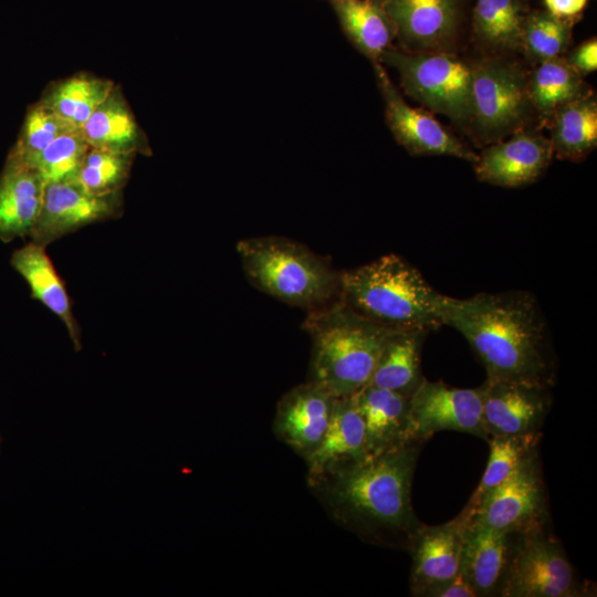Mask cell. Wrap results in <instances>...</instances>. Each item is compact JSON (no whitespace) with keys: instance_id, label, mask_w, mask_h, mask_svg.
Masks as SVG:
<instances>
[{"instance_id":"6da1fadb","label":"cell","mask_w":597,"mask_h":597,"mask_svg":"<svg viewBox=\"0 0 597 597\" xmlns=\"http://www.w3.org/2000/svg\"><path fill=\"white\" fill-rule=\"evenodd\" d=\"M442 325L458 331L485 368L486 379L553 387L556 357L536 297L527 291L443 294Z\"/></svg>"},{"instance_id":"7a4b0ae2","label":"cell","mask_w":597,"mask_h":597,"mask_svg":"<svg viewBox=\"0 0 597 597\" xmlns=\"http://www.w3.org/2000/svg\"><path fill=\"white\" fill-rule=\"evenodd\" d=\"M400 449L339 468L312 488L334 517L370 543L408 549L423 524L411 502V485L420 450Z\"/></svg>"},{"instance_id":"3957f363","label":"cell","mask_w":597,"mask_h":597,"mask_svg":"<svg viewBox=\"0 0 597 597\" xmlns=\"http://www.w3.org/2000/svg\"><path fill=\"white\" fill-rule=\"evenodd\" d=\"M338 295L356 313L386 328L431 332L442 326L443 294L394 253L339 273Z\"/></svg>"},{"instance_id":"277c9868","label":"cell","mask_w":597,"mask_h":597,"mask_svg":"<svg viewBox=\"0 0 597 597\" xmlns=\"http://www.w3.org/2000/svg\"><path fill=\"white\" fill-rule=\"evenodd\" d=\"M303 325L312 338L310 381L336 398L349 397L368 385L391 331L341 300L315 308Z\"/></svg>"},{"instance_id":"5b68a950","label":"cell","mask_w":597,"mask_h":597,"mask_svg":"<svg viewBox=\"0 0 597 597\" xmlns=\"http://www.w3.org/2000/svg\"><path fill=\"white\" fill-rule=\"evenodd\" d=\"M237 251L249 282L286 304L315 310L339 292V273L292 240L249 238L237 243Z\"/></svg>"},{"instance_id":"8992f818","label":"cell","mask_w":597,"mask_h":597,"mask_svg":"<svg viewBox=\"0 0 597 597\" xmlns=\"http://www.w3.org/2000/svg\"><path fill=\"white\" fill-rule=\"evenodd\" d=\"M534 116L528 74L507 55H488L472 64V112L469 123L485 146L526 129Z\"/></svg>"},{"instance_id":"52a82bcc","label":"cell","mask_w":597,"mask_h":597,"mask_svg":"<svg viewBox=\"0 0 597 597\" xmlns=\"http://www.w3.org/2000/svg\"><path fill=\"white\" fill-rule=\"evenodd\" d=\"M397 71L406 94L461 126L472 112V64L452 52H408L388 48L380 57Z\"/></svg>"},{"instance_id":"ba28073f","label":"cell","mask_w":597,"mask_h":597,"mask_svg":"<svg viewBox=\"0 0 597 597\" xmlns=\"http://www.w3.org/2000/svg\"><path fill=\"white\" fill-rule=\"evenodd\" d=\"M564 547L547 526L516 535L500 597L591 596Z\"/></svg>"},{"instance_id":"9c48e42d","label":"cell","mask_w":597,"mask_h":597,"mask_svg":"<svg viewBox=\"0 0 597 597\" xmlns=\"http://www.w3.org/2000/svg\"><path fill=\"white\" fill-rule=\"evenodd\" d=\"M470 522L516 534L547 526L548 501L540 454L484 495Z\"/></svg>"},{"instance_id":"30bf717a","label":"cell","mask_w":597,"mask_h":597,"mask_svg":"<svg viewBox=\"0 0 597 597\" xmlns=\"http://www.w3.org/2000/svg\"><path fill=\"white\" fill-rule=\"evenodd\" d=\"M482 396V385L458 388L425 378L410 397L415 439L426 442L439 431L453 430L488 441L490 436L483 421Z\"/></svg>"},{"instance_id":"8fae6325","label":"cell","mask_w":597,"mask_h":597,"mask_svg":"<svg viewBox=\"0 0 597 597\" xmlns=\"http://www.w3.org/2000/svg\"><path fill=\"white\" fill-rule=\"evenodd\" d=\"M122 212V191L96 195L86 190L77 180L48 184L30 238L46 248L69 233L88 224L118 218Z\"/></svg>"},{"instance_id":"7c38bea8","label":"cell","mask_w":597,"mask_h":597,"mask_svg":"<svg viewBox=\"0 0 597 597\" xmlns=\"http://www.w3.org/2000/svg\"><path fill=\"white\" fill-rule=\"evenodd\" d=\"M374 66L385 101L386 122L396 140L415 156H451L474 164L478 154L450 134L431 114L407 104L381 63Z\"/></svg>"},{"instance_id":"4fadbf2b","label":"cell","mask_w":597,"mask_h":597,"mask_svg":"<svg viewBox=\"0 0 597 597\" xmlns=\"http://www.w3.org/2000/svg\"><path fill=\"white\" fill-rule=\"evenodd\" d=\"M384 6L402 50L454 53L462 0H384Z\"/></svg>"},{"instance_id":"5bb4252c","label":"cell","mask_w":597,"mask_h":597,"mask_svg":"<svg viewBox=\"0 0 597 597\" xmlns=\"http://www.w3.org/2000/svg\"><path fill=\"white\" fill-rule=\"evenodd\" d=\"M482 388L483 421L490 437L541 432L553 401L552 387L485 379Z\"/></svg>"},{"instance_id":"9a60e30c","label":"cell","mask_w":597,"mask_h":597,"mask_svg":"<svg viewBox=\"0 0 597 597\" xmlns=\"http://www.w3.org/2000/svg\"><path fill=\"white\" fill-rule=\"evenodd\" d=\"M553 157L549 138L523 129L485 146L473 166L480 181L515 188L537 180Z\"/></svg>"},{"instance_id":"2e32d148","label":"cell","mask_w":597,"mask_h":597,"mask_svg":"<svg viewBox=\"0 0 597 597\" xmlns=\"http://www.w3.org/2000/svg\"><path fill=\"white\" fill-rule=\"evenodd\" d=\"M465 526L460 514L440 525L420 526L408 547L412 596L421 597L427 589L460 574Z\"/></svg>"},{"instance_id":"e0dca14e","label":"cell","mask_w":597,"mask_h":597,"mask_svg":"<svg viewBox=\"0 0 597 597\" xmlns=\"http://www.w3.org/2000/svg\"><path fill=\"white\" fill-rule=\"evenodd\" d=\"M335 401L336 397L310 380L292 388L277 404L274 433L305 458L325 433Z\"/></svg>"},{"instance_id":"ac0fdd59","label":"cell","mask_w":597,"mask_h":597,"mask_svg":"<svg viewBox=\"0 0 597 597\" xmlns=\"http://www.w3.org/2000/svg\"><path fill=\"white\" fill-rule=\"evenodd\" d=\"M352 397L364 422L368 457L418 441L412 431L409 396L366 385Z\"/></svg>"},{"instance_id":"d6986e66","label":"cell","mask_w":597,"mask_h":597,"mask_svg":"<svg viewBox=\"0 0 597 597\" xmlns=\"http://www.w3.org/2000/svg\"><path fill=\"white\" fill-rule=\"evenodd\" d=\"M367 458L364 422L353 397L336 398L325 433L304 458L310 486L328 473Z\"/></svg>"},{"instance_id":"ffe728a7","label":"cell","mask_w":597,"mask_h":597,"mask_svg":"<svg viewBox=\"0 0 597 597\" xmlns=\"http://www.w3.org/2000/svg\"><path fill=\"white\" fill-rule=\"evenodd\" d=\"M516 535L467 523L460 573L476 597H500Z\"/></svg>"},{"instance_id":"44dd1931","label":"cell","mask_w":597,"mask_h":597,"mask_svg":"<svg viewBox=\"0 0 597 597\" xmlns=\"http://www.w3.org/2000/svg\"><path fill=\"white\" fill-rule=\"evenodd\" d=\"M45 184L35 169L8 155L0 172V240L30 237L41 211Z\"/></svg>"},{"instance_id":"7402d4cb","label":"cell","mask_w":597,"mask_h":597,"mask_svg":"<svg viewBox=\"0 0 597 597\" xmlns=\"http://www.w3.org/2000/svg\"><path fill=\"white\" fill-rule=\"evenodd\" d=\"M10 264L29 285L31 297L63 322L74 349L81 350V327L73 313L65 282L46 253V248L31 241L12 252Z\"/></svg>"},{"instance_id":"603a6c76","label":"cell","mask_w":597,"mask_h":597,"mask_svg":"<svg viewBox=\"0 0 597 597\" xmlns=\"http://www.w3.org/2000/svg\"><path fill=\"white\" fill-rule=\"evenodd\" d=\"M81 132L90 147L151 155L147 136L117 84L92 113Z\"/></svg>"},{"instance_id":"cb8c5ba5","label":"cell","mask_w":597,"mask_h":597,"mask_svg":"<svg viewBox=\"0 0 597 597\" xmlns=\"http://www.w3.org/2000/svg\"><path fill=\"white\" fill-rule=\"evenodd\" d=\"M428 333L422 328L391 329L368 385L411 397L426 378L421 371V350Z\"/></svg>"},{"instance_id":"d4e9b609","label":"cell","mask_w":597,"mask_h":597,"mask_svg":"<svg viewBox=\"0 0 597 597\" xmlns=\"http://www.w3.org/2000/svg\"><path fill=\"white\" fill-rule=\"evenodd\" d=\"M333 7L343 32L373 65L396 39V29L384 0H334Z\"/></svg>"},{"instance_id":"484cf974","label":"cell","mask_w":597,"mask_h":597,"mask_svg":"<svg viewBox=\"0 0 597 597\" xmlns=\"http://www.w3.org/2000/svg\"><path fill=\"white\" fill-rule=\"evenodd\" d=\"M530 8L526 0H475L472 30L489 55L521 51L522 33Z\"/></svg>"},{"instance_id":"4316f807","label":"cell","mask_w":597,"mask_h":597,"mask_svg":"<svg viewBox=\"0 0 597 597\" xmlns=\"http://www.w3.org/2000/svg\"><path fill=\"white\" fill-rule=\"evenodd\" d=\"M548 128L553 155L578 161L597 146V101L593 92L564 105L552 116Z\"/></svg>"},{"instance_id":"83f0119b","label":"cell","mask_w":597,"mask_h":597,"mask_svg":"<svg viewBox=\"0 0 597 597\" xmlns=\"http://www.w3.org/2000/svg\"><path fill=\"white\" fill-rule=\"evenodd\" d=\"M591 92L564 56L536 64L528 74V94L535 118L547 126L564 105Z\"/></svg>"},{"instance_id":"f1b7e54d","label":"cell","mask_w":597,"mask_h":597,"mask_svg":"<svg viewBox=\"0 0 597 597\" xmlns=\"http://www.w3.org/2000/svg\"><path fill=\"white\" fill-rule=\"evenodd\" d=\"M114 86L108 78L76 73L48 85L40 102L81 129Z\"/></svg>"},{"instance_id":"f546056e","label":"cell","mask_w":597,"mask_h":597,"mask_svg":"<svg viewBox=\"0 0 597 597\" xmlns=\"http://www.w3.org/2000/svg\"><path fill=\"white\" fill-rule=\"evenodd\" d=\"M541 432L528 434L491 436L490 457L480 483L460 515L469 517L491 490L503 483L525 462L538 454Z\"/></svg>"},{"instance_id":"4dcf8cb0","label":"cell","mask_w":597,"mask_h":597,"mask_svg":"<svg viewBox=\"0 0 597 597\" xmlns=\"http://www.w3.org/2000/svg\"><path fill=\"white\" fill-rule=\"evenodd\" d=\"M575 22L547 10H530L523 28L521 51L535 64L564 56L572 42Z\"/></svg>"},{"instance_id":"1f68e13d","label":"cell","mask_w":597,"mask_h":597,"mask_svg":"<svg viewBox=\"0 0 597 597\" xmlns=\"http://www.w3.org/2000/svg\"><path fill=\"white\" fill-rule=\"evenodd\" d=\"M76 130L80 129L38 101L28 108L9 156L30 166L52 142Z\"/></svg>"},{"instance_id":"d6a6232c","label":"cell","mask_w":597,"mask_h":597,"mask_svg":"<svg viewBox=\"0 0 597 597\" xmlns=\"http://www.w3.org/2000/svg\"><path fill=\"white\" fill-rule=\"evenodd\" d=\"M136 154L90 147L77 181L90 192L108 195L127 184Z\"/></svg>"},{"instance_id":"836d02e7","label":"cell","mask_w":597,"mask_h":597,"mask_svg":"<svg viewBox=\"0 0 597 597\" xmlns=\"http://www.w3.org/2000/svg\"><path fill=\"white\" fill-rule=\"evenodd\" d=\"M88 148L81 129L69 133L45 147L30 167L45 185L76 180Z\"/></svg>"},{"instance_id":"e575fe53","label":"cell","mask_w":597,"mask_h":597,"mask_svg":"<svg viewBox=\"0 0 597 597\" xmlns=\"http://www.w3.org/2000/svg\"><path fill=\"white\" fill-rule=\"evenodd\" d=\"M566 62L582 77L596 71L597 69V41L591 38L576 46L567 57Z\"/></svg>"},{"instance_id":"d590c367","label":"cell","mask_w":597,"mask_h":597,"mask_svg":"<svg viewBox=\"0 0 597 597\" xmlns=\"http://www.w3.org/2000/svg\"><path fill=\"white\" fill-rule=\"evenodd\" d=\"M421 597H476V595L460 573L455 577L427 589Z\"/></svg>"},{"instance_id":"8d00e7d4","label":"cell","mask_w":597,"mask_h":597,"mask_svg":"<svg viewBox=\"0 0 597 597\" xmlns=\"http://www.w3.org/2000/svg\"><path fill=\"white\" fill-rule=\"evenodd\" d=\"M588 0H544L549 13L568 20L577 21L586 8Z\"/></svg>"},{"instance_id":"74e56055","label":"cell","mask_w":597,"mask_h":597,"mask_svg":"<svg viewBox=\"0 0 597 597\" xmlns=\"http://www.w3.org/2000/svg\"><path fill=\"white\" fill-rule=\"evenodd\" d=\"M1 442H2V438L0 437V447H1ZM0 452H1V449H0Z\"/></svg>"},{"instance_id":"f35d334b","label":"cell","mask_w":597,"mask_h":597,"mask_svg":"<svg viewBox=\"0 0 597 597\" xmlns=\"http://www.w3.org/2000/svg\"><path fill=\"white\" fill-rule=\"evenodd\" d=\"M332 1H334V0H332Z\"/></svg>"}]
</instances>
